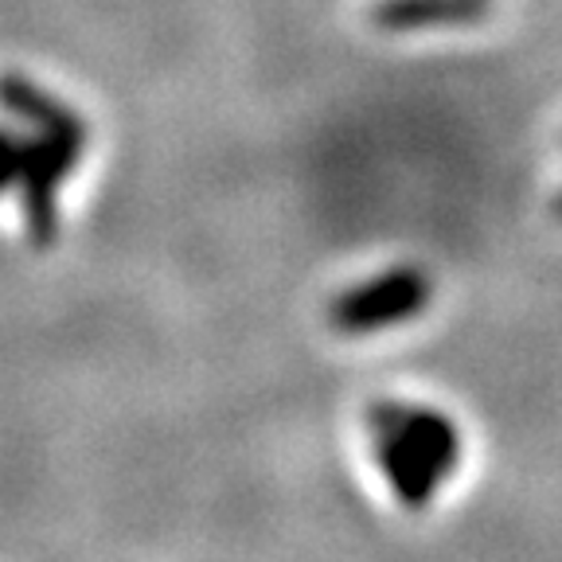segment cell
I'll return each instance as SVG.
<instances>
[{"instance_id":"2","label":"cell","mask_w":562,"mask_h":562,"mask_svg":"<svg viewBox=\"0 0 562 562\" xmlns=\"http://www.w3.org/2000/svg\"><path fill=\"white\" fill-rule=\"evenodd\" d=\"M430 297H434L430 273L418 270V266H391V270L344 290L328 305V325L348 336L383 333V328L414 321L422 308L430 305Z\"/></svg>"},{"instance_id":"5","label":"cell","mask_w":562,"mask_h":562,"mask_svg":"<svg viewBox=\"0 0 562 562\" xmlns=\"http://www.w3.org/2000/svg\"><path fill=\"white\" fill-rule=\"evenodd\" d=\"M488 12V0H379L371 20L386 32H418V27L473 24Z\"/></svg>"},{"instance_id":"1","label":"cell","mask_w":562,"mask_h":562,"mask_svg":"<svg viewBox=\"0 0 562 562\" xmlns=\"http://www.w3.org/2000/svg\"><path fill=\"white\" fill-rule=\"evenodd\" d=\"M368 434L379 473L395 492L398 508H430L441 484L461 465V430L446 411L422 403H371Z\"/></svg>"},{"instance_id":"3","label":"cell","mask_w":562,"mask_h":562,"mask_svg":"<svg viewBox=\"0 0 562 562\" xmlns=\"http://www.w3.org/2000/svg\"><path fill=\"white\" fill-rule=\"evenodd\" d=\"M82 149H87L82 140H67V137H44V133L24 137L16 192H20V207H24V231L35 246H47L55 238V231H59L55 195H59L63 180L75 172Z\"/></svg>"},{"instance_id":"4","label":"cell","mask_w":562,"mask_h":562,"mask_svg":"<svg viewBox=\"0 0 562 562\" xmlns=\"http://www.w3.org/2000/svg\"><path fill=\"white\" fill-rule=\"evenodd\" d=\"M0 110H9L16 122L32 125V133L82 140V145H87V122H82L67 102H59V98L47 94L40 82L24 79L16 70L0 75Z\"/></svg>"},{"instance_id":"6","label":"cell","mask_w":562,"mask_h":562,"mask_svg":"<svg viewBox=\"0 0 562 562\" xmlns=\"http://www.w3.org/2000/svg\"><path fill=\"white\" fill-rule=\"evenodd\" d=\"M20 153H24V137L0 125V192H9L20 176Z\"/></svg>"},{"instance_id":"7","label":"cell","mask_w":562,"mask_h":562,"mask_svg":"<svg viewBox=\"0 0 562 562\" xmlns=\"http://www.w3.org/2000/svg\"><path fill=\"white\" fill-rule=\"evenodd\" d=\"M559 211H562V200H559Z\"/></svg>"}]
</instances>
